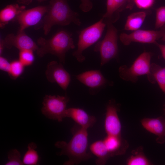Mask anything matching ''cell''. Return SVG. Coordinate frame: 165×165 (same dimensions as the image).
<instances>
[{
  "mask_svg": "<svg viewBox=\"0 0 165 165\" xmlns=\"http://www.w3.org/2000/svg\"><path fill=\"white\" fill-rule=\"evenodd\" d=\"M25 9L24 6L17 4L8 5L1 10L0 12V25L3 27Z\"/></svg>",
  "mask_w": 165,
  "mask_h": 165,
  "instance_id": "cell-19",
  "label": "cell"
},
{
  "mask_svg": "<svg viewBox=\"0 0 165 165\" xmlns=\"http://www.w3.org/2000/svg\"><path fill=\"white\" fill-rule=\"evenodd\" d=\"M164 112H165V109H164Z\"/></svg>",
  "mask_w": 165,
  "mask_h": 165,
  "instance_id": "cell-35",
  "label": "cell"
},
{
  "mask_svg": "<svg viewBox=\"0 0 165 165\" xmlns=\"http://www.w3.org/2000/svg\"><path fill=\"white\" fill-rule=\"evenodd\" d=\"M8 161L6 165H24L21 160V155L20 152L16 149L11 150L8 155Z\"/></svg>",
  "mask_w": 165,
  "mask_h": 165,
  "instance_id": "cell-26",
  "label": "cell"
},
{
  "mask_svg": "<svg viewBox=\"0 0 165 165\" xmlns=\"http://www.w3.org/2000/svg\"><path fill=\"white\" fill-rule=\"evenodd\" d=\"M147 13L145 11H139L133 13L127 17L124 26L125 30L135 31L138 30L143 24Z\"/></svg>",
  "mask_w": 165,
  "mask_h": 165,
  "instance_id": "cell-20",
  "label": "cell"
},
{
  "mask_svg": "<svg viewBox=\"0 0 165 165\" xmlns=\"http://www.w3.org/2000/svg\"><path fill=\"white\" fill-rule=\"evenodd\" d=\"M48 7L42 21L45 35L48 34L55 25L66 26L72 22L81 25L78 13L71 9L66 0H50Z\"/></svg>",
  "mask_w": 165,
  "mask_h": 165,
  "instance_id": "cell-2",
  "label": "cell"
},
{
  "mask_svg": "<svg viewBox=\"0 0 165 165\" xmlns=\"http://www.w3.org/2000/svg\"><path fill=\"white\" fill-rule=\"evenodd\" d=\"M71 131L73 136L69 142L67 143L58 141L55 144L56 147L61 149L58 155H65L68 158L64 165H77L88 160L92 156L90 153L87 152L88 145L87 129L78 125L77 127H73Z\"/></svg>",
  "mask_w": 165,
  "mask_h": 165,
  "instance_id": "cell-1",
  "label": "cell"
},
{
  "mask_svg": "<svg viewBox=\"0 0 165 165\" xmlns=\"http://www.w3.org/2000/svg\"><path fill=\"white\" fill-rule=\"evenodd\" d=\"M24 67L19 60L11 62L9 71L8 72L10 78L13 80L16 79L23 72Z\"/></svg>",
  "mask_w": 165,
  "mask_h": 165,
  "instance_id": "cell-24",
  "label": "cell"
},
{
  "mask_svg": "<svg viewBox=\"0 0 165 165\" xmlns=\"http://www.w3.org/2000/svg\"><path fill=\"white\" fill-rule=\"evenodd\" d=\"M48 8V6H39L22 11L15 18L19 25V31H24L37 24L47 12Z\"/></svg>",
  "mask_w": 165,
  "mask_h": 165,
  "instance_id": "cell-10",
  "label": "cell"
},
{
  "mask_svg": "<svg viewBox=\"0 0 165 165\" xmlns=\"http://www.w3.org/2000/svg\"><path fill=\"white\" fill-rule=\"evenodd\" d=\"M45 75L49 82L56 83L64 91L66 90L71 81L70 75L62 63L56 61H52L48 63Z\"/></svg>",
  "mask_w": 165,
  "mask_h": 165,
  "instance_id": "cell-9",
  "label": "cell"
},
{
  "mask_svg": "<svg viewBox=\"0 0 165 165\" xmlns=\"http://www.w3.org/2000/svg\"><path fill=\"white\" fill-rule=\"evenodd\" d=\"M39 2H42L46 0H36ZM17 2L20 3L25 5H28L32 1V0H17Z\"/></svg>",
  "mask_w": 165,
  "mask_h": 165,
  "instance_id": "cell-32",
  "label": "cell"
},
{
  "mask_svg": "<svg viewBox=\"0 0 165 165\" xmlns=\"http://www.w3.org/2000/svg\"><path fill=\"white\" fill-rule=\"evenodd\" d=\"M150 70L155 81L165 93V67L163 68L156 64L152 63Z\"/></svg>",
  "mask_w": 165,
  "mask_h": 165,
  "instance_id": "cell-22",
  "label": "cell"
},
{
  "mask_svg": "<svg viewBox=\"0 0 165 165\" xmlns=\"http://www.w3.org/2000/svg\"><path fill=\"white\" fill-rule=\"evenodd\" d=\"M155 0H134V3L139 8L147 9L153 5Z\"/></svg>",
  "mask_w": 165,
  "mask_h": 165,
  "instance_id": "cell-28",
  "label": "cell"
},
{
  "mask_svg": "<svg viewBox=\"0 0 165 165\" xmlns=\"http://www.w3.org/2000/svg\"><path fill=\"white\" fill-rule=\"evenodd\" d=\"M129 2V0H107L106 12L102 17L104 21L113 23L117 21L120 12L125 8H132Z\"/></svg>",
  "mask_w": 165,
  "mask_h": 165,
  "instance_id": "cell-14",
  "label": "cell"
},
{
  "mask_svg": "<svg viewBox=\"0 0 165 165\" xmlns=\"http://www.w3.org/2000/svg\"><path fill=\"white\" fill-rule=\"evenodd\" d=\"M141 124L146 130L158 136L157 141L162 143L165 141V119L162 117L156 118H145L141 120Z\"/></svg>",
  "mask_w": 165,
  "mask_h": 165,
  "instance_id": "cell-15",
  "label": "cell"
},
{
  "mask_svg": "<svg viewBox=\"0 0 165 165\" xmlns=\"http://www.w3.org/2000/svg\"><path fill=\"white\" fill-rule=\"evenodd\" d=\"M36 145L34 142L30 143L28 146V150L25 154L23 159L24 164L36 165L38 164L39 156L37 151Z\"/></svg>",
  "mask_w": 165,
  "mask_h": 165,
  "instance_id": "cell-21",
  "label": "cell"
},
{
  "mask_svg": "<svg viewBox=\"0 0 165 165\" xmlns=\"http://www.w3.org/2000/svg\"><path fill=\"white\" fill-rule=\"evenodd\" d=\"M104 22L107 27L106 33L103 40L96 44L94 49L95 51L100 53L101 66L116 58L118 51L117 30L112 23Z\"/></svg>",
  "mask_w": 165,
  "mask_h": 165,
  "instance_id": "cell-5",
  "label": "cell"
},
{
  "mask_svg": "<svg viewBox=\"0 0 165 165\" xmlns=\"http://www.w3.org/2000/svg\"><path fill=\"white\" fill-rule=\"evenodd\" d=\"M80 0L81 4L80 5V8L83 12H87L92 9L93 4L91 0Z\"/></svg>",
  "mask_w": 165,
  "mask_h": 165,
  "instance_id": "cell-29",
  "label": "cell"
},
{
  "mask_svg": "<svg viewBox=\"0 0 165 165\" xmlns=\"http://www.w3.org/2000/svg\"><path fill=\"white\" fill-rule=\"evenodd\" d=\"M76 78L89 88L90 93L92 95L97 94L109 83L101 72L98 70L86 71L76 75Z\"/></svg>",
  "mask_w": 165,
  "mask_h": 165,
  "instance_id": "cell-11",
  "label": "cell"
},
{
  "mask_svg": "<svg viewBox=\"0 0 165 165\" xmlns=\"http://www.w3.org/2000/svg\"><path fill=\"white\" fill-rule=\"evenodd\" d=\"M5 47L3 40H0V55H2L4 48Z\"/></svg>",
  "mask_w": 165,
  "mask_h": 165,
  "instance_id": "cell-33",
  "label": "cell"
},
{
  "mask_svg": "<svg viewBox=\"0 0 165 165\" xmlns=\"http://www.w3.org/2000/svg\"><path fill=\"white\" fill-rule=\"evenodd\" d=\"M152 54L151 53L144 52L135 60L130 67L126 65L121 66L119 71L120 77L126 81L135 83L139 76L146 75L148 81L152 83L156 81L150 70V61Z\"/></svg>",
  "mask_w": 165,
  "mask_h": 165,
  "instance_id": "cell-4",
  "label": "cell"
},
{
  "mask_svg": "<svg viewBox=\"0 0 165 165\" xmlns=\"http://www.w3.org/2000/svg\"><path fill=\"white\" fill-rule=\"evenodd\" d=\"M3 41L5 47L8 49L15 47L19 51L28 49L36 51L38 47L37 44L24 31H18L16 35L13 33L9 34Z\"/></svg>",
  "mask_w": 165,
  "mask_h": 165,
  "instance_id": "cell-13",
  "label": "cell"
},
{
  "mask_svg": "<svg viewBox=\"0 0 165 165\" xmlns=\"http://www.w3.org/2000/svg\"><path fill=\"white\" fill-rule=\"evenodd\" d=\"M38 48L36 53L42 57L47 54L56 56L60 62H65L66 54L75 46L72 35L67 31L61 30L50 38L40 37L37 40Z\"/></svg>",
  "mask_w": 165,
  "mask_h": 165,
  "instance_id": "cell-3",
  "label": "cell"
},
{
  "mask_svg": "<svg viewBox=\"0 0 165 165\" xmlns=\"http://www.w3.org/2000/svg\"><path fill=\"white\" fill-rule=\"evenodd\" d=\"M127 165H149L152 164L151 162L144 154L141 149L134 152L127 159Z\"/></svg>",
  "mask_w": 165,
  "mask_h": 165,
  "instance_id": "cell-23",
  "label": "cell"
},
{
  "mask_svg": "<svg viewBox=\"0 0 165 165\" xmlns=\"http://www.w3.org/2000/svg\"><path fill=\"white\" fill-rule=\"evenodd\" d=\"M33 51L23 50L19 51V60L25 67L31 65L35 60Z\"/></svg>",
  "mask_w": 165,
  "mask_h": 165,
  "instance_id": "cell-25",
  "label": "cell"
},
{
  "mask_svg": "<svg viewBox=\"0 0 165 165\" xmlns=\"http://www.w3.org/2000/svg\"><path fill=\"white\" fill-rule=\"evenodd\" d=\"M90 149L91 153L97 157L95 163L97 165L105 164L108 160L112 157L103 140H98L93 142L90 145Z\"/></svg>",
  "mask_w": 165,
  "mask_h": 165,
  "instance_id": "cell-18",
  "label": "cell"
},
{
  "mask_svg": "<svg viewBox=\"0 0 165 165\" xmlns=\"http://www.w3.org/2000/svg\"><path fill=\"white\" fill-rule=\"evenodd\" d=\"M106 25L102 18L97 22L81 31L77 49L72 54L78 62L82 63L85 60V57L82 54L83 51L100 38Z\"/></svg>",
  "mask_w": 165,
  "mask_h": 165,
  "instance_id": "cell-6",
  "label": "cell"
},
{
  "mask_svg": "<svg viewBox=\"0 0 165 165\" xmlns=\"http://www.w3.org/2000/svg\"><path fill=\"white\" fill-rule=\"evenodd\" d=\"M165 35V24L159 30H138L130 34L122 33L119 38L125 45L128 46L132 42L155 44L156 41Z\"/></svg>",
  "mask_w": 165,
  "mask_h": 165,
  "instance_id": "cell-8",
  "label": "cell"
},
{
  "mask_svg": "<svg viewBox=\"0 0 165 165\" xmlns=\"http://www.w3.org/2000/svg\"><path fill=\"white\" fill-rule=\"evenodd\" d=\"M103 141L112 156L124 154L128 147L127 142L121 136L107 135Z\"/></svg>",
  "mask_w": 165,
  "mask_h": 165,
  "instance_id": "cell-17",
  "label": "cell"
},
{
  "mask_svg": "<svg viewBox=\"0 0 165 165\" xmlns=\"http://www.w3.org/2000/svg\"><path fill=\"white\" fill-rule=\"evenodd\" d=\"M69 101L67 95H46L43 98L41 112L50 119L61 122L65 117L67 105Z\"/></svg>",
  "mask_w": 165,
  "mask_h": 165,
  "instance_id": "cell-7",
  "label": "cell"
},
{
  "mask_svg": "<svg viewBox=\"0 0 165 165\" xmlns=\"http://www.w3.org/2000/svg\"><path fill=\"white\" fill-rule=\"evenodd\" d=\"M112 100L106 106L104 126L107 135L121 136V125L118 114L119 108Z\"/></svg>",
  "mask_w": 165,
  "mask_h": 165,
  "instance_id": "cell-12",
  "label": "cell"
},
{
  "mask_svg": "<svg viewBox=\"0 0 165 165\" xmlns=\"http://www.w3.org/2000/svg\"><path fill=\"white\" fill-rule=\"evenodd\" d=\"M156 11L155 28H160L165 24V6L158 8Z\"/></svg>",
  "mask_w": 165,
  "mask_h": 165,
  "instance_id": "cell-27",
  "label": "cell"
},
{
  "mask_svg": "<svg viewBox=\"0 0 165 165\" xmlns=\"http://www.w3.org/2000/svg\"><path fill=\"white\" fill-rule=\"evenodd\" d=\"M161 39L162 40L165 41V35L161 38Z\"/></svg>",
  "mask_w": 165,
  "mask_h": 165,
  "instance_id": "cell-34",
  "label": "cell"
},
{
  "mask_svg": "<svg viewBox=\"0 0 165 165\" xmlns=\"http://www.w3.org/2000/svg\"><path fill=\"white\" fill-rule=\"evenodd\" d=\"M65 117L72 118L78 125L87 129L92 127L96 122L94 116L89 115L85 110L79 108H67Z\"/></svg>",
  "mask_w": 165,
  "mask_h": 165,
  "instance_id": "cell-16",
  "label": "cell"
},
{
  "mask_svg": "<svg viewBox=\"0 0 165 165\" xmlns=\"http://www.w3.org/2000/svg\"><path fill=\"white\" fill-rule=\"evenodd\" d=\"M155 44L160 49L162 55L164 59L165 60V45L159 44L157 42Z\"/></svg>",
  "mask_w": 165,
  "mask_h": 165,
  "instance_id": "cell-31",
  "label": "cell"
},
{
  "mask_svg": "<svg viewBox=\"0 0 165 165\" xmlns=\"http://www.w3.org/2000/svg\"><path fill=\"white\" fill-rule=\"evenodd\" d=\"M10 65L9 63L5 58L0 56V70L7 73L9 71Z\"/></svg>",
  "mask_w": 165,
  "mask_h": 165,
  "instance_id": "cell-30",
  "label": "cell"
}]
</instances>
